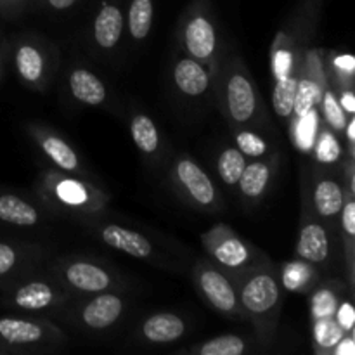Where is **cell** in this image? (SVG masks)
I'll use <instances>...</instances> for the list:
<instances>
[{
  "instance_id": "23",
  "label": "cell",
  "mask_w": 355,
  "mask_h": 355,
  "mask_svg": "<svg viewBox=\"0 0 355 355\" xmlns=\"http://www.w3.org/2000/svg\"><path fill=\"white\" fill-rule=\"evenodd\" d=\"M153 0H132L128 7V31L135 40H144L153 26Z\"/></svg>"
},
{
  "instance_id": "14",
  "label": "cell",
  "mask_w": 355,
  "mask_h": 355,
  "mask_svg": "<svg viewBox=\"0 0 355 355\" xmlns=\"http://www.w3.org/2000/svg\"><path fill=\"white\" fill-rule=\"evenodd\" d=\"M59 302V295L54 288L44 281H31L23 284L14 291L12 304L23 311H44V309L54 307Z\"/></svg>"
},
{
  "instance_id": "24",
  "label": "cell",
  "mask_w": 355,
  "mask_h": 355,
  "mask_svg": "<svg viewBox=\"0 0 355 355\" xmlns=\"http://www.w3.org/2000/svg\"><path fill=\"white\" fill-rule=\"evenodd\" d=\"M298 80L293 75H283L277 78L272 92V107L279 118L293 116L295 96H297Z\"/></svg>"
},
{
  "instance_id": "2",
  "label": "cell",
  "mask_w": 355,
  "mask_h": 355,
  "mask_svg": "<svg viewBox=\"0 0 355 355\" xmlns=\"http://www.w3.org/2000/svg\"><path fill=\"white\" fill-rule=\"evenodd\" d=\"M225 107L236 123H248L257 113V94L252 80L241 69L229 73L225 80Z\"/></svg>"
},
{
  "instance_id": "15",
  "label": "cell",
  "mask_w": 355,
  "mask_h": 355,
  "mask_svg": "<svg viewBox=\"0 0 355 355\" xmlns=\"http://www.w3.org/2000/svg\"><path fill=\"white\" fill-rule=\"evenodd\" d=\"M69 90L76 101L87 106H99L106 101V87L89 69H73L69 75Z\"/></svg>"
},
{
  "instance_id": "39",
  "label": "cell",
  "mask_w": 355,
  "mask_h": 355,
  "mask_svg": "<svg viewBox=\"0 0 355 355\" xmlns=\"http://www.w3.org/2000/svg\"><path fill=\"white\" fill-rule=\"evenodd\" d=\"M335 64L338 66L340 69H342V71H347V73H352L354 71V66H355V62H354V58L352 55H342V58H336V61H335Z\"/></svg>"
},
{
  "instance_id": "20",
  "label": "cell",
  "mask_w": 355,
  "mask_h": 355,
  "mask_svg": "<svg viewBox=\"0 0 355 355\" xmlns=\"http://www.w3.org/2000/svg\"><path fill=\"white\" fill-rule=\"evenodd\" d=\"M210 250L222 266L231 267V269L243 267L250 259V252L245 243L232 234L218 239L217 243H214V246Z\"/></svg>"
},
{
  "instance_id": "19",
  "label": "cell",
  "mask_w": 355,
  "mask_h": 355,
  "mask_svg": "<svg viewBox=\"0 0 355 355\" xmlns=\"http://www.w3.org/2000/svg\"><path fill=\"white\" fill-rule=\"evenodd\" d=\"M270 180V166L262 162L246 163L238 184L241 193L250 200H257L266 193Z\"/></svg>"
},
{
  "instance_id": "18",
  "label": "cell",
  "mask_w": 355,
  "mask_h": 355,
  "mask_svg": "<svg viewBox=\"0 0 355 355\" xmlns=\"http://www.w3.org/2000/svg\"><path fill=\"white\" fill-rule=\"evenodd\" d=\"M16 69L23 80L28 83H37L44 78L45 61L42 52L35 45L21 44L16 51Z\"/></svg>"
},
{
  "instance_id": "27",
  "label": "cell",
  "mask_w": 355,
  "mask_h": 355,
  "mask_svg": "<svg viewBox=\"0 0 355 355\" xmlns=\"http://www.w3.org/2000/svg\"><path fill=\"white\" fill-rule=\"evenodd\" d=\"M246 350V342L238 335H222L208 340L198 349L200 355H241Z\"/></svg>"
},
{
  "instance_id": "33",
  "label": "cell",
  "mask_w": 355,
  "mask_h": 355,
  "mask_svg": "<svg viewBox=\"0 0 355 355\" xmlns=\"http://www.w3.org/2000/svg\"><path fill=\"white\" fill-rule=\"evenodd\" d=\"M58 194H59V198L64 201V203H69V205H78V203H83V201L87 200L85 191H83L76 182L61 184L58 189Z\"/></svg>"
},
{
  "instance_id": "42",
  "label": "cell",
  "mask_w": 355,
  "mask_h": 355,
  "mask_svg": "<svg viewBox=\"0 0 355 355\" xmlns=\"http://www.w3.org/2000/svg\"><path fill=\"white\" fill-rule=\"evenodd\" d=\"M345 127H347V137H349L350 144H354V141H355V120H354V114L349 118V120H347Z\"/></svg>"
},
{
  "instance_id": "28",
  "label": "cell",
  "mask_w": 355,
  "mask_h": 355,
  "mask_svg": "<svg viewBox=\"0 0 355 355\" xmlns=\"http://www.w3.org/2000/svg\"><path fill=\"white\" fill-rule=\"evenodd\" d=\"M315 342L322 349H335L336 343L343 338V329L340 328L338 322L333 318H321L315 319V328H314Z\"/></svg>"
},
{
  "instance_id": "30",
  "label": "cell",
  "mask_w": 355,
  "mask_h": 355,
  "mask_svg": "<svg viewBox=\"0 0 355 355\" xmlns=\"http://www.w3.org/2000/svg\"><path fill=\"white\" fill-rule=\"evenodd\" d=\"M236 144L238 149L245 156H252V158H260L267 153V144L260 135L253 134L250 130H241L236 135Z\"/></svg>"
},
{
  "instance_id": "31",
  "label": "cell",
  "mask_w": 355,
  "mask_h": 355,
  "mask_svg": "<svg viewBox=\"0 0 355 355\" xmlns=\"http://www.w3.org/2000/svg\"><path fill=\"white\" fill-rule=\"evenodd\" d=\"M336 307V297L329 290H321L315 293L314 300H312V314L315 319L321 318H333L335 315Z\"/></svg>"
},
{
  "instance_id": "41",
  "label": "cell",
  "mask_w": 355,
  "mask_h": 355,
  "mask_svg": "<svg viewBox=\"0 0 355 355\" xmlns=\"http://www.w3.org/2000/svg\"><path fill=\"white\" fill-rule=\"evenodd\" d=\"M28 0H0V10L3 12H10L14 9H19L23 3H26Z\"/></svg>"
},
{
  "instance_id": "35",
  "label": "cell",
  "mask_w": 355,
  "mask_h": 355,
  "mask_svg": "<svg viewBox=\"0 0 355 355\" xmlns=\"http://www.w3.org/2000/svg\"><path fill=\"white\" fill-rule=\"evenodd\" d=\"M19 255H17L16 248L7 243H0V276H6L10 270L16 267Z\"/></svg>"
},
{
  "instance_id": "6",
  "label": "cell",
  "mask_w": 355,
  "mask_h": 355,
  "mask_svg": "<svg viewBox=\"0 0 355 355\" xmlns=\"http://www.w3.org/2000/svg\"><path fill=\"white\" fill-rule=\"evenodd\" d=\"M297 255L307 263H324L331 257L328 231L319 222H305L297 243Z\"/></svg>"
},
{
  "instance_id": "11",
  "label": "cell",
  "mask_w": 355,
  "mask_h": 355,
  "mask_svg": "<svg viewBox=\"0 0 355 355\" xmlns=\"http://www.w3.org/2000/svg\"><path fill=\"white\" fill-rule=\"evenodd\" d=\"M186 329V321L182 318H179L177 314H170V312H158L146 319L142 324V335L148 342L165 345V343H172L182 338Z\"/></svg>"
},
{
  "instance_id": "43",
  "label": "cell",
  "mask_w": 355,
  "mask_h": 355,
  "mask_svg": "<svg viewBox=\"0 0 355 355\" xmlns=\"http://www.w3.org/2000/svg\"><path fill=\"white\" fill-rule=\"evenodd\" d=\"M0 75H2V64H0Z\"/></svg>"
},
{
  "instance_id": "13",
  "label": "cell",
  "mask_w": 355,
  "mask_h": 355,
  "mask_svg": "<svg viewBox=\"0 0 355 355\" xmlns=\"http://www.w3.org/2000/svg\"><path fill=\"white\" fill-rule=\"evenodd\" d=\"M123 33V14L114 3H103L94 19V40L103 49H113Z\"/></svg>"
},
{
  "instance_id": "40",
  "label": "cell",
  "mask_w": 355,
  "mask_h": 355,
  "mask_svg": "<svg viewBox=\"0 0 355 355\" xmlns=\"http://www.w3.org/2000/svg\"><path fill=\"white\" fill-rule=\"evenodd\" d=\"M45 2H47V6L52 7V9L66 10V9H69V7L75 6L78 0H45Z\"/></svg>"
},
{
  "instance_id": "21",
  "label": "cell",
  "mask_w": 355,
  "mask_h": 355,
  "mask_svg": "<svg viewBox=\"0 0 355 355\" xmlns=\"http://www.w3.org/2000/svg\"><path fill=\"white\" fill-rule=\"evenodd\" d=\"M130 134L134 139L139 151L144 155H153L159 148V135L158 128L153 123L148 114H135L130 121Z\"/></svg>"
},
{
  "instance_id": "5",
  "label": "cell",
  "mask_w": 355,
  "mask_h": 355,
  "mask_svg": "<svg viewBox=\"0 0 355 355\" xmlns=\"http://www.w3.org/2000/svg\"><path fill=\"white\" fill-rule=\"evenodd\" d=\"M177 180L186 193L201 207H211L215 203V186L208 173L193 159L184 158L175 166Z\"/></svg>"
},
{
  "instance_id": "37",
  "label": "cell",
  "mask_w": 355,
  "mask_h": 355,
  "mask_svg": "<svg viewBox=\"0 0 355 355\" xmlns=\"http://www.w3.org/2000/svg\"><path fill=\"white\" fill-rule=\"evenodd\" d=\"M335 354L338 355H354L355 354V347H354V340L352 338H345L340 340L338 343L335 345Z\"/></svg>"
},
{
  "instance_id": "16",
  "label": "cell",
  "mask_w": 355,
  "mask_h": 355,
  "mask_svg": "<svg viewBox=\"0 0 355 355\" xmlns=\"http://www.w3.org/2000/svg\"><path fill=\"white\" fill-rule=\"evenodd\" d=\"M343 203H345V193L336 180L321 179L315 184L314 207L322 218H331L340 214Z\"/></svg>"
},
{
  "instance_id": "38",
  "label": "cell",
  "mask_w": 355,
  "mask_h": 355,
  "mask_svg": "<svg viewBox=\"0 0 355 355\" xmlns=\"http://www.w3.org/2000/svg\"><path fill=\"white\" fill-rule=\"evenodd\" d=\"M340 106H342L343 111H345L347 114H350V116L355 113V99H354V94L350 92V90L343 92L342 99H340Z\"/></svg>"
},
{
  "instance_id": "22",
  "label": "cell",
  "mask_w": 355,
  "mask_h": 355,
  "mask_svg": "<svg viewBox=\"0 0 355 355\" xmlns=\"http://www.w3.org/2000/svg\"><path fill=\"white\" fill-rule=\"evenodd\" d=\"M42 149L51 158V162H54L64 172H75L78 168V155L73 151L68 142L62 141L58 135H47L42 139Z\"/></svg>"
},
{
  "instance_id": "3",
  "label": "cell",
  "mask_w": 355,
  "mask_h": 355,
  "mask_svg": "<svg viewBox=\"0 0 355 355\" xmlns=\"http://www.w3.org/2000/svg\"><path fill=\"white\" fill-rule=\"evenodd\" d=\"M198 284L211 307L222 314H236L238 312V293L231 281L218 272L214 267L203 266L198 269Z\"/></svg>"
},
{
  "instance_id": "25",
  "label": "cell",
  "mask_w": 355,
  "mask_h": 355,
  "mask_svg": "<svg viewBox=\"0 0 355 355\" xmlns=\"http://www.w3.org/2000/svg\"><path fill=\"white\" fill-rule=\"evenodd\" d=\"M246 166V158L238 148H225L217 158V172L222 182L227 186L238 184L243 170Z\"/></svg>"
},
{
  "instance_id": "9",
  "label": "cell",
  "mask_w": 355,
  "mask_h": 355,
  "mask_svg": "<svg viewBox=\"0 0 355 355\" xmlns=\"http://www.w3.org/2000/svg\"><path fill=\"white\" fill-rule=\"evenodd\" d=\"M69 286L83 293H101L111 288V276L106 269L90 262H73L64 269Z\"/></svg>"
},
{
  "instance_id": "26",
  "label": "cell",
  "mask_w": 355,
  "mask_h": 355,
  "mask_svg": "<svg viewBox=\"0 0 355 355\" xmlns=\"http://www.w3.org/2000/svg\"><path fill=\"white\" fill-rule=\"evenodd\" d=\"M321 87L318 82L311 80L309 76L298 80L297 85V96H295V106H293V114L300 120L305 114H309V111L312 110L314 104H318L321 101Z\"/></svg>"
},
{
  "instance_id": "4",
  "label": "cell",
  "mask_w": 355,
  "mask_h": 355,
  "mask_svg": "<svg viewBox=\"0 0 355 355\" xmlns=\"http://www.w3.org/2000/svg\"><path fill=\"white\" fill-rule=\"evenodd\" d=\"M184 44L187 52L198 61H207L217 47L215 26L203 10H194L184 26Z\"/></svg>"
},
{
  "instance_id": "8",
  "label": "cell",
  "mask_w": 355,
  "mask_h": 355,
  "mask_svg": "<svg viewBox=\"0 0 355 355\" xmlns=\"http://www.w3.org/2000/svg\"><path fill=\"white\" fill-rule=\"evenodd\" d=\"M101 238L107 246L135 259H149L153 253V245L146 236L132 231V229L121 227V225L110 224L101 229Z\"/></svg>"
},
{
  "instance_id": "12",
  "label": "cell",
  "mask_w": 355,
  "mask_h": 355,
  "mask_svg": "<svg viewBox=\"0 0 355 355\" xmlns=\"http://www.w3.org/2000/svg\"><path fill=\"white\" fill-rule=\"evenodd\" d=\"M173 82L184 96L200 97L207 92L210 76L198 59L184 58L179 59L173 68Z\"/></svg>"
},
{
  "instance_id": "34",
  "label": "cell",
  "mask_w": 355,
  "mask_h": 355,
  "mask_svg": "<svg viewBox=\"0 0 355 355\" xmlns=\"http://www.w3.org/2000/svg\"><path fill=\"white\" fill-rule=\"evenodd\" d=\"M335 321L343 331H352L355 324V311L350 302H342L335 311Z\"/></svg>"
},
{
  "instance_id": "17",
  "label": "cell",
  "mask_w": 355,
  "mask_h": 355,
  "mask_svg": "<svg viewBox=\"0 0 355 355\" xmlns=\"http://www.w3.org/2000/svg\"><path fill=\"white\" fill-rule=\"evenodd\" d=\"M0 220L21 227H30L38 222L37 208L14 194H0Z\"/></svg>"
},
{
  "instance_id": "32",
  "label": "cell",
  "mask_w": 355,
  "mask_h": 355,
  "mask_svg": "<svg viewBox=\"0 0 355 355\" xmlns=\"http://www.w3.org/2000/svg\"><path fill=\"white\" fill-rule=\"evenodd\" d=\"M315 153H318V158L324 163H333L338 159L340 146L336 139L331 135V132H322Z\"/></svg>"
},
{
  "instance_id": "29",
  "label": "cell",
  "mask_w": 355,
  "mask_h": 355,
  "mask_svg": "<svg viewBox=\"0 0 355 355\" xmlns=\"http://www.w3.org/2000/svg\"><path fill=\"white\" fill-rule=\"evenodd\" d=\"M322 111H324L326 121L329 123V127L333 130L342 132L347 125V113L343 111V107L340 106V101L336 99V96L333 94V90H328V92L322 94Z\"/></svg>"
},
{
  "instance_id": "7",
  "label": "cell",
  "mask_w": 355,
  "mask_h": 355,
  "mask_svg": "<svg viewBox=\"0 0 355 355\" xmlns=\"http://www.w3.org/2000/svg\"><path fill=\"white\" fill-rule=\"evenodd\" d=\"M123 298L114 293L94 297L82 311V321L90 329L111 328L123 314Z\"/></svg>"
},
{
  "instance_id": "10",
  "label": "cell",
  "mask_w": 355,
  "mask_h": 355,
  "mask_svg": "<svg viewBox=\"0 0 355 355\" xmlns=\"http://www.w3.org/2000/svg\"><path fill=\"white\" fill-rule=\"evenodd\" d=\"M47 338L44 324L28 319L2 318L0 319V342L9 347L37 345Z\"/></svg>"
},
{
  "instance_id": "36",
  "label": "cell",
  "mask_w": 355,
  "mask_h": 355,
  "mask_svg": "<svg viewBox=\"0 0 355 355\" xmlns=\"http://www.w3.org/2000/svg\"><path fill=\"white\" fill-rule=\"evenodd\" d=\"M342 225L343 231L347 232L349 238H354L355 234V203L354 200H349L347 203H343L342 210Z\"/></svg>"
},
{
  "instance_id": "1",
  "label": "cell",
  "mask_w": 355,
  "mask_h": 355,
  "mask_svg": "<svg viewBox=\"0 0 355 355\" xmlns=\"http://www.w3.org/2000/svg\"><path fill=\"white\" fill-rule=\"evenodd\" d=\"M279 283L270 272H257L246 276L239 284V297L243 309L253 318H267L279 307Z\"/></svg>"
}]
</instances>
